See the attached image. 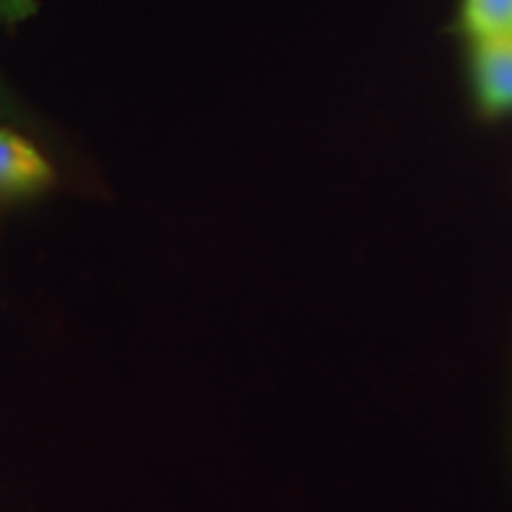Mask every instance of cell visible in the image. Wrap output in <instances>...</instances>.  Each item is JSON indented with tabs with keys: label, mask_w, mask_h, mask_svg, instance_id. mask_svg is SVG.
Segmentation results:
<instances>
[{
	"label": "cell",
	"mask_w": 512,
	"mask_h": 512,
	"mask_svg": "<svg viewBox=\"0 0 512 512\" xmlns=\"http://www.w3.org/2000/svg\"><path fill=\"white\" fill-rule=\"evenodd\" d=\"M53 181V169L29 140L0 128V192H34Z\"/></svg>",
	"instance_id": "7a4b0ae2"
},
{
	"label": "cell",
	"mask_w": 512,
	"mask_h": 512,
	"mask_svg": "<svg viewBox=\"0 0 512 512\" xmlns=\"http://www.w3.org/2000/svg\"><path fill=\"white\" fill-rule=\"evenodd\" d=\"M36 12L34 0H0V22H19Z\"/></svg>",
	"instance_id": "277c9868"
},
{
	"label": "cell",
	"mask_w": 512,
	"mask_h": 512,
	"mask_svg": "<svg viewBox=\"0 0 512 512\" xmlns=\"http://www.w3.org/2000/svg\"><path fill=\"white\" fill-rule=\"evenodd\" d=\"M472 74L484 114L496 117L512 112V36L475 41Z\"/></svg>",
	"instance_id": "6da1fadb"
},
{
	"label": "cell",
	"mask_w": 512,
	"mask_h": 512,
	"mask_svg": "<svg viewBox=\"0 0 512 512\" xmlns=\"http://www.w3.org/2000/svg\"><path fill=\"white\" fill-rule=\"evenodd\" d=\"M463 29L472 41L512 36V0H463Z\"/></svg>",
	"instance_id": "3957f363"
}]
</instances>
